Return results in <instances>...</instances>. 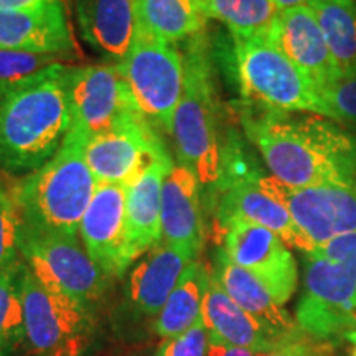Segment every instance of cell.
Returning <instances> with one entry per match:
<instances>
[{
  "mask_svg": "<svg viewBox=\"0 0 356 356\" xmlns=\"http://www.w3.org/2000/svg\"><path fill=\"white\" fill-rule=\"evenodd\" d=\"M244 129L270 175L289 188L356 181V137L333 119L249 111Z\"/></svg>",
  "mask_w": 356,
  "mask_h": 356,
  "instance_id": "obj_1",
  "label": "cell"
},
{
  "mask_svg": "<svg viewBox=\"0 0 356 356\" xmlns=\"http://www.w3.org/2000/svg\"><path fill=\"white\" fill-rule=\"evenodd\" d=\"M71 71L73 66L55 63L0 83V168L29 175L58 152L70 129Z\"/></svg>",
  "mask_w": 356,
  "mask_h": 356,
  "instance_id": "obj_2",
  "label": "cell"
},
{
  "mask_svg": "<svg viewBox=\"0 0 356 356\" xmlns=\"http://www.w3.org/2000/svg\"><path fill=\"white\" fill-rule=\"evenodd\" d=\"M97 181L86 160L84 142L66 134L58 152L25 175L12 191L22 226L48 234L79 236Z\"/></svg>",
  "mask_w": 356,
  "mask_h": 356,
  "instance_id": "obj_3",
  "label": "cell"
},
{
  "mask_svg": "<svg viewBox=\"0 0 356 356\" xmlns=\"http://www.w3.org/2000/svg\"><path fill=\"white\" fill-rule=\"evenodd\" d=\"M184 95L173 118L172 134L178 163L190 168L200 185L216 186L222 175V152L218 129V104L203 33L188 40L184 51Z\"/></svg>",
  "mask_w": 356,
  "mask_h": 356,
  "instance_id": "obj_4",
  "label": "cell"
},
{
  "mask_svg": "<svg viewBox=\"0 0 356 356\" xmlns=\"http://www.w3.org/2000/svg\"><path fill=\"white\" fill-rule=\"evenodd\" d=\"M244 99L257 111L323 115L318 86L269 38L233 40Z\"/></svg>",
  "mask_w": 356,
  "mask_h": 356,
  "instance_id": "obj_5",
  "label": "cell"
},
{
  "mask_svg": "<svg viewBox=\"0 0 356 356\" xmlns=\"http://www.w3.org/2000/svg\"><path fill=\"white\" fill-rule=\"evenodd\" d=\"M140 114L172 134L173 118L184 95L185 61L177 44L137 25L131 50L119 63Z\"/></svg>",
  "mask_w": 356,
  "mask_h": 356,
  "instance_id": "obj_6",
  "label": "cell"
},
{
  "mask_svg": "<svg viewBox=\"0 0 356 356\" xmlns=\"http://www.w3.org/2000/svg\"><path fill=\"white\" fill-rule=\"evenodd\" d=\"M26 346L37 356H84L95 340L91 309L20 270Z\"/></svg>",
  "mask_w": 356,
  "mask_h": 356,
  "instance_id": "obj_7",
  "label": "cell"
},
{
  "mask_svg": "<svg viewBox=\"0 0 356 356\" xmlns=\"http://www.w3.org/2000/svg\"><path fill=\"white\" fill-rule=\"evenodd\" d=\"M20 254L44 287L91 309L109 286V275L92 259L79 236L48 234L20 226Z\"/></svg>",
  "mask_w": 356,
  "mask_h": 356,
  "instance_id": "obj_8",
  "label": "cell"
},
{
  "mask_svg": "<svg viewBox=\"0 0 356 356\" xmlns=\"http://www.w3.org/2000/svg\"><path fill=\"white\" fill-rule=\"evenodd\" d=\"M68 97V136L84 145L92 137L144 118L115 63L73 68Z\"/></svg>",
  "mask_w": 356,
  "mask_h": 356,
  "instance_id": "obj_9",
  "label": "cell"
},
{
  "mask_svg": "<svg viewBox=\"0 0 356 356\" xmlns=\"http://www.w3.org/2000/svg\"><path fill=\"white\" fill-rule=\"evenodd\" d=\"M218 225L231 220L252 222L273 231L289 248L299 249L304 254L312 252V246L293 222L291 213L274 193L270 177L257 170H249L243 162H231L225 154L222 175L216 185Z\"/></svg>",
  "mask_w": 356,
  "mask_h": 356,
  "instance_id": "obj_10",
  "label": "cell"
},
{
  "mask_svg": "<svg viewBox=\"0 0 356 356\" xmlns=\"http://www.w3.org/2000/svg\"><path fill=\"white\" fill-rule=\"evenodd\" d=\"M296 322L307 335L323 341L356 330V277L343 267L305 254L304 287Z\"/></svg>",
  "mask_w": 356,
  "mask_h": 356,
  "instance_id": "obj_11",
  "label": "cell"
},
{
  "mask_svg": "<svg viewBox=\"0 0 356 356\" xmlns=\"http://www.w3.org/2000/svg\"><path fill=\"white\" fill-rule=\"evenodd\" d=\"M222 251L231 262L254 275L280 305L299 286V269L292 251L277 234L252 222L231 220L221 226Z\"/></svg>",
  "mask_w": 356,
  "mask_h": 356,
  "instance_id": "obj_12",
  "label": "cell"
},
{
  "mask_svg": "<svg viewBox=\"0 0 356 356\" xmlns=\"http://www.w3.org/2000/svg\"><path fill=\"white\" fill-rule=\"evenodd\" d=\"M163 155L167 150L157 127L145 118L92 137L84 145V160L97 184L127 186Z\"/></svg>",
  "mask_w": 356,
  "mask_h": 356,
  "instance_id": "obj_13",
  "label": "cell"
},
{
  "mask_svg": "<svg viewBox=\"0 0 356 356\" xmlns=\"http://www.w3.org/2000/svg\"><path fill=\"white\" fill-rule=\"evenodd\" d=\"M270 186L286 204L312 251L337 236L356 231V181L289 188L270 175Z\"/></svg>",
  "mask_w": 356,
  "mask_h": 356,
  "instance_id": "obj_14",
  "label": "cell"
},
{
  "mask_svg": "<svg viewBox=\"0 0 356 356\" xmlns=\"http://www.w3.org/2000/svg\"><path fill=\"white\" fill-rule=\"evenodd\" d=\"M79 238L109 277H122L134 264L129 246L126 186L97 184L84 213Z\"/></svg>",
  "mask_w": 356,
  "mask_h": 356,
  "instance_id": "obj_15",
  "label": "cell"
},
{
  "mask_svg": "<svg viewBox=\"0 0 356 356\" xmlns=\"http://www.w3.org/2000/svg\"><path fill=\"white\" fill-rule=\"evenodd\" d=\"M162 241L198 261L204 246L202 185L181 163H172L162 186Z\"/></svg>",
  "mask_w": 356,
  "mask_h": 356,
  "instance_id": "obj_16",
  "label": "cell"
},
{
  "mask_svg": "<svg viewBox=\"0 0 356 356\" xmlns=\"http://www.w3.org/2000/svg\"><path fill=\"white\" fill-rule=\"evenodd\" d=\"M76 44L63 0L32 10H0V50L65 56Z\"/></svg>",
  "mask_w": 356,
  "mask_h": 356,
  "instance_id": "obj_17",
  "label": "cell"
},
{
  "mask_svg": "<svg viewBox=\"0 0 356 356\" xmlns=\"http://www.w3.org/2000/svg\"><path fill=\"white\" fill-rule=\"evenodd\" d=\"M318 88L341 76L309 6L279 13L270 38Z\"/></svg>",
  "mask_w": 356,
  "mask_h": 356,
  "instance_id": "obj_18",
  "label": "cell"
},
{
  "mask_svg": "<svg viewBox=\"0 0 356 356\" xmlns=\"http://www.w3.org/2000/svg\"><path fill=\"white\" fill-rule=\"evenodd\" d=\"M191 262L193 259L163 241L144 252L127 279L126 292L134 310L145 317H157Z\"/></svg>",
  "mask_w": 356,
  "mask_h": 356,
  "instance_id": "obj_19",
  "label": "cell"
},
{
  "mask_svg": "<svg viewBox=\"0 0 356 356\" xmlns=\"http://www.w3.org/2000/svg\"><path fill=\"white\" fill-rule=\"evenodd\" d=\"M202 320L210 337L218 338L222 343L262 351V353H270L280 345L287 343L286 340L262 327L254 317H251L246 310L236 304L220 286L211 269L203 297Z\"/></svg>",
  "mask_w": 356,
  "mask_h": 356,
  "instance_id": "obj_20",
  "label": "cell"
},
{
  "mask_svg": "<svg viewBox=\"0 0 356 356\" xmlns=\"http://www.w3.org/2000/svg\"><path fill=\"white\" fill-rule=\"evenodd\" d=\"M172 163L170 155H163L126 186L129 246L134 262L162 241V186Z\"/></svg>",
  "mask_w": 356,
  "mask_h": 356,
  "instance_id": "obj_21",
  "label": "cell"
},
{
  "mask_svg": "<svg viewBox=\"0 0 356 356\" xmlns=\"http://www.w3.org/2000/svg\"><path fill=\"white\" fill-rule=\"evenodd\" d=\"M211 273L231 299L270 333L286 341L299 338L305 333L300 330L284 305L274 300V297L267 292L259 280L231 262L222 249L218 251Z\"/></svg>",
  "mask_w": 356,
  "mask_h": 356,
  "instance_id": "obj_22",
  "label": "cell"
},
{
  "mask_svg": "<svg viewBox=\"0 0 356 356\" xmlns=\"http://www.w3.org/2000/svg\"><path fill=\"white\" fill-rule=\"evenodd\" d=\"M76 19L84 40L115 63L131 50L137 29L134 0H76Z\"/></svg>",
  "mask_w": 356,
  "mask_h": 356,
  "instance_id": "obj_23",
  "label": "cell"
},
{
  "mask_svg": "<svg viewBox=\"0 0 356 356\" xmlns=\"http://www.w3.org/2000/svg\"><path fill=\"white\" fill-rule=\"evenodd\" d=\"M134 7L137 25L175 44L202 35L208 20L198 0H134Z\"/></svg>",
  "mask_w": 356,
  "mask_h": 356,
  "instance_id": "obj_24",
  "label": "cell"
},
{
  "mask_svg": "<svg viewBox=\"0 0 356 356\" xmlns=\"http://www.w3.org/2000/svg\"><path fill=\"white\" fill-rule=\"evenodd\" d=\"M210 269L200 261L186 267L167 304L154 318V332L163 340L181 335L202 320V305Z\"/></svg>",
  "mask_w": 356,
  "mask_h": 356,
  "instance_id": "obj_25",
  "label": "cell"
},
{
  "mask_svg": "<svg viewBox=\"0 0 356 356\" xmlns=\"http://www.w3.org/2000/svg\"><path fill=\"white\" fill-rule=\"evenodd\" d=\"M340 74L356 73V2L312 0L309 3Z\"/></svg>",
  "mask_w": 356,
  "mask_h": 356,
  "instance_id": "obj_26",
  "label": "cell"
},
{
  "mask_svg": "<svg viewBox=\"0 0 356 356\" xmlns=\"http://www.w3.org/2000/svg\"><path fill=\"white\" fill-rule=\"evenodd\" d=\"M207 19L221 22L233 40L270 38L279 10L273 0H207Z\"/></svg>",
  "mask_w": 356,
  "mask_h": 356,
  "instance_id": "obj_27",
  "label": "cell"
},
{
  "mask_svg": "<svg viewBox=\"0 0 356 356\" xmlns=\"http://www.w3.org/2000/svg\"><path fill=\"white\" fill-rule=\"evenodd\" d=\"M20 270L0 275V356H17L26 345Z\"/></svg>",
  "mask_w": 356,
  "mask_h": 356,
  "instance_id": "obj_28",
  "label": "cell"
},
{
  "mask_svg": "<svg viewBox=\"0 0 356 356\" xmlns=\"http://www.w3.org/2000/svg\"><path fill=\"white\" fill-rule=\"evenodd\" d=\"M20 213L12 195L0 188V275H13L20 270Z\"/></svg>",
  "mask_w": 356,
  "mask_h": 356,
  "instance_id": "obj_29",
  "label": "cell"
},
{
  "mask_svg": "<svg viewBox=\"0 0 356 356\" xmlns=\"http://www.w3.org/2000/svg\"><path fill=\"white\" fill-rule=\"evenodd\" d=\"M323 118L356 124V73L341 74L335 81L318 88Z\"/></svg>",
  "mask_w": 356,
  "mask_h": 356,
  "instance_id": "obj_30",
  "label": "cell"
},
{
  "mask_svg": "<svg viewBox=\"0 0 356 356\" xmlns=\"http://www.w3.org/2000/svg\"><path fill=\"white\" fill-rule=\"evenodd\" d=\"M60 56L40 53L0 50V83H10L37 74L40 71L60 63Z\"/></svg>",
  "mask_w": 356,
  "mask_h": 356,
  "instance_id": "obj_31",
  "label": "cell"
},
{
  "mask_svg": "<svg viewBox=\"0 0 356 356\" xmlns=\"http://www.w3.org/2000/svg\"><path fill=\"white\" fill-rule=\"evenodd\" d=\"M208 341L210 335L203 320H200L181 335L163 340L155 356H207Z\"/></svg>",
  "mask_w": 356,
  "mask_h": 356,
  "instance_id": "obj_32",
  "label": "cell"
},
{
  "mask_svg": "<svg viewBox=\"0 0 356 356\" xmlns=\"http://www.w3.org/2000/svg\"><path fill=\"white\" fill-rule=\"evenodd\" d=\"M309 254L343 267L356 277V231L337 236L322 246L315 248Z\"/></svg>",
  "mask_w": 356,
  "mask_h": 356,
  "instance_id": "obj_33",
  "label": "cell"
},
{
  "mask_svg": "<svg viewBox=\"0 0 356 356\" xmlns=\"http://www.w3.org/2000/svg\"><path fill=\"white\" fill-rule=\"evenodd\" d=\"M267 356H335V351L330 341L318 340L304 333L302 337L280 345Z\"/></svg>",
  "mask_w": 356,
  "mask_h": 356,
  "instance_id": "obj_34",
  "label": "cell"
},
{
  "mask_svg": "<svg viewBox=\"0 0 356 356\" xmlns=\"http://www.w3.org/2000/svg\"><path fill=\"white\" fill-rule=\"evenodd\" d=\"M210 335V333H208ZM269 353H262V351L241 348V346H233L228 343H222L215 337H210L208 341L207 356H267Z\"/></svg>",
  "mask_w": 356,
  "mask_h": 356,
  "instance_id": "obj_35",
  "label": "cell"
},
{
  "mask_svg": "<svg viewBox=\"0 0 356 356\" xmlns=\"http://www.w3.org/2000/svg\"><path fill=\"white\" fill-rule=\"evenodd\" d=\"M50 2L53 0H0V10H32V8L47 6Z\"/></svg>",
  "mask_w": 356,
  "mask_h": 356,
  "instance_id": "obj_36",
  "label": "cell"
},
{
  "mask_svg": "<svg viewBox=\"0 0 356 356\" xmlns=\"http://www.w3.org/2000/svg\"><path fill=\"white\" fill-rule=\"evenodd\" d=\"M274 6L277 7L279 12L289 10V8L293 7H302V6H309L312 0H273Z\"/></svg>",
  "mask_w": 356,
  "mask_h": 356,
  "instance_id": "obj_37",
  "label": "cell"
},
{
  "mask_svg": "<svg viewBox=\"0 0 356 356\" xmlns=\"http://www.w3.org/2000/svg\"><path fill=\"white\" fill-rule=\"evenodd\" d=\"M345 338L350 341L351 345H353V350H351V356H356V330L346 333Z\"/></svg>",
  "mask_w": 356,
  "mask_h": 356,
  "instance_id": "obj_38",
  "label": "cell"
},
{
  "mask_svg": "<svg viewBox=\"0 0 356 356\" xmlns=\"http://www.w3.org/2000/svg\"><path fill=\"white\" fill-rule=\"evenodd\" d=\"M198 2H200V6H203V3L207 2V0H198Z\"/></svg>",
  "mask_w": 356,
  "mask_h": 356,
  "instance_id": "obj_39",
  "label": "cell"
},
{
  "mask_svg": "<svg viewBox=\"0 0 356 356\" xmlns=\"http://www.w3.org/2000/svg\"><path fill=\"white\" fill-rule=\"evenodd\" d=\"M0 188H2V185H0Z\"/></svg>",
  "mask_w": 356,
  "mask_h": 356,
  "instance_id": "obj_40",
  "label": "cell"
}]
</instances>
